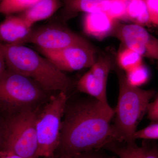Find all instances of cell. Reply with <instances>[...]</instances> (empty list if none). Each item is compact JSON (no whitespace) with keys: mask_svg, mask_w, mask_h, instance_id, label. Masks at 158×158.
<instances>
[{"mask_svg":"<svg viewBox=\"0 0 158 158\" xmlns=\"http://www.w3.org/2000/svg\"><path fill=\"white\" fill-rule=\"evenodd\" d=\"M63 7L62 16L65 20L80 12L85 13L102 11L104 0H61Z\"/></svg>","mask_w":158,"mask_h":158,"instance_id":"obj_15","label":"cell"},{"mask_svg":"<svg viewBox=\"0 0 158 158\" xmlns=\"http://www.w3.org/2000/svg\"><path fill=\"white\" fill-rule=\"evenodd\" d=\"M101 150L90 151L70 156L62 157L53 155L47 158H113L102 152Z\"/></svg>","mask_w":158,"mask_h":158,"instance_id":"obj_22","label":"cell"},{"mask_svg":"<svg viewBox=\"0 0 158 158\" xmlns=\"http://www.w3.org/2000/svg\"><path fill=\"white\" fill-rule=\"evenodd\" d=\"M119 85L118 102L114 110L115 120L112 125L114 142L135 143L134 135L143 116L147 113L153 90H144L130 85L120 68L115 67Z\"/></svg>","mask_w":158,"mask_h":158,"instance_id":"obj_3","label":"cell"},{"mask_svg":"<svg viewBox=\"0 0 158 158\" xmlns=\"http://www.w3.org/2000/svg\"><path fill=\"white\" fill-rule=\"evenodd\" d=\"M39 51L62 72H72L90 68L97 60L96 50L91 44L69 47L59 50Z\"/></svg>","mask_w":158,"mask_h":158,"instance_id":"obj_9","label":"cell"},{"mask_svg":"<svg viewBox=\"0 0 158 158\" xmlns=\"http://www.w3.org/2000/svg\"><path fill=\"white\" fill-rule=\"evenodd\" d=\"M41 0H2L0 14L6 15L23 12Z\"/></svg>","mask_w":158,"mask_h":158,"instance_id":"obj_18","label":"cell"},{"mask_svg":"<svg viewBox=\"0 0 158 158\" xmlns=\"http://www.w3.org/2000/svg\"><path fill=\"white\" fill-rule=\"evenodd\" d=\"M114 116L110 105L92 97L72 102L67 100L59 143L54 155L70 156L101 150L114 142L110 123Z\"/></svg>","mask_w":158,"mask_h":158,"instance_id":"obj_1","label":"cell"},{"mask_svg":"<svg viewBox=\"0 0 158 158\" xmlns=\"http://www.w3.org/2000/svg\"><path fill=\"white\" fill-rule=\"evenodd\" d=\"M111 36L118 39L122 46L135 51L141 57L158 61V38L143 26L118 21Z\"/></svg>","mask_w":158,"mask_h":158,"instance_id":"obj_8","label":"cell"},{"mask_svg":"<svg viewBox=\"0 0 158 158\" xmlns=\"http://www.w3.org/2000/svg\"><path fill=\"white\" fill-rule=\"evenodd\" d=\"M2 0H0V3L1 2H2Z\"/></svg>","mask_w":158,"mask_h":158,"instance_id":"obj_28","label":"cell"},{"mask_svg":"<svg viewBox=\"0 0 158 158\" xmlns=\"http://www.w3.org/2000/svg\"><path fill=\"white\" fill-rule=\"evenodd\" d=\"M6 66L5 59L3 56L2 53L0 50V78L2 76L3 74L6 70Z\"/></svg>","mask_w":158,"mask_h":158,"instance_id":"obj_25","label":"cell"},{"mask_svg":"<svg viewBox=\"0 0 158 158\" xmlns=\"http://www.w3.org/2000/svg\"><path fill=\"white\" fill-rule=\"evenodd\" d=\"M114 142L104 148L119 158H158V143L152 140H144L141 146Z\"/></svg>","mask_w":158,"mask_h":158,"instance_id":"obj_12","label":"cell"},{"mask_svg":"<svg viewBox=\"0 0 158 158\" xmlns=\"http://www.w3.org/2000/svg\"><path fill=\"white\" fill-rule=\"evenodd\" d=\"M4 130H5V120L1 119L0 117V150L2 146L4 140Z\"/></svg>","mask_w":158,"mask_h":158,"instance_id":"obj_26","label":"cell"},{"mask_svg":"<svg viewBox=\"0 0 158 158\" xmlns=\"http://www.w3.org/2000/svg\"><path fill=\"white\" fill-rule=\"evenodd\" d=\"M118 21L102 11L85 13L83 30L89 36L102 39L111 35Z\"/></svg>","mask_w":158,"mask_h":158,"instance_id":"obj_13","label":"cell"},{"mask_svg":"<svg viewBox=\"0 0 158 158\" xmlns=\"http://www.w3.org/2000/svg\"><path fill=\"white\" fill-rule=\"evenodd\" d=\"M43 89L32 79L6 69L0 78V110L9 116L35 108Z\"/></svg>","mask_w":158,"mask_h":158,"instance_id":"obj_5","label":"cell"},{"mask_svg":"<svg viewBox=\"0 0 158 158\" xmlns=\"http://www.w3.org/2000/svg\"><path fill=\"white\" fill-rule=\"evenodd\" d=\"M127 0H105L102 11L116 20H126Z\"/></svg>","mask_w":158,"mask_h":158,"instance_id":"obj_19","label":"cell"},{"mask_svg":"<svg viewBox=\"0 0 158 158\" xmlns=\"http://www.w3.org/2000/svg\"><path fill=\"white\" fill-rule=\"evenodd\" d=\"M62 6L61 0H41L19 15L32 27L37 22L51 17Z\"/></svg>","mask_w":158,"mask_h":158,"instance_id":"obj_14","label":"cell"},{"mask_svg":"<svg viewBox=\"0 0 158 158\" xmlns=\"http://www.w3.org/2000/svg\"><path fill=\"white\" fill-rule=\"evenodd\" d=\"M20 15H6L0 23V41L9 44H22L27 43L32 32Z\"/></svg>","mask_w":158,"mask_h":158,"instance_id":"obj_11","label":"cell"},{"mask_svg":"<svg viewBox=\"0 0 158 158\" xmlns=\"http://www.w3.org/2000/svg\"><path fill=\"white\" fill-rule=\"evenodd\" d=\"M36 108L23 110L5 120L4 140L0 151L24 158H38Z\"/></svg>","mask_w":158,"mask_h":158,"instance_id":"obj_4","label":"cell"},{"mask_svg":"<svg viewBox=\"0 0 158 158\" xmlns=\"http://www.w3.org/2000/svg\"><path fill=\"white\" fill-rule=\"evenodd\" d=\"M126 77L130 85L139 87L144 85L149 77L148 71L142 63L137 67L125 72Z\"/></svg>","mask_w":158,"mask_h":158,"instance_id":"obj_20","label":"cell"},{"mask_svg":"<svg viewBox=\"0 0 158 158\" xmlns=\"http://www.w3.org/2000/svg\"><path fill=\"white\" fill-rule=\"evenodd\" d=\"M117 62L118 67L125 72L143 63L142 57L139 54L123 46L117 54Z\"/></svg>","mask_w":158,"mask_h":158,"instance_id":"obj_17","label":"cell"},{"mask_svg":"<svg viewBox=\"0 0 158 158\" xmlns=\"http://www.w3.org/2000/svg\"><path fill=\"white\" fill-rule=\"evenodd\" d=\"M6 69L32 79L44 90L67 94L71 81L45 57L23 44L0 42Z\"/></svg>","mask_w":158,"mask_h":158,"instance_id":"obj_2","label":"cell"},{"mask_svg":"<svg viewBox=\"0 0 158 158\" xmlns=\"http://www.w3.org/2000/svg\"><path fill=\"white\" fill-rule=\"evenodd\" d=\"M67 100V94L64 92L52 95L42 111L37 114L36 131L38 158L52 156L58 147Z\"/></svg>","mask_w":158,"mask_h":158,"instance_id":"obj_6","label":"cell"},{"mask_svg":"<svg viewBox=\"0 0 158 158\" xmlns=\"http://www.w3.org/2000/svg\"><path fill=\"white\" fill-rule=\"evenodd\" d=\"M154 97V100L148 105L146 113L147 118L151 123L158 122V93Z\"/></svg>","mask_w":158,"mask_h":158,"instance_id":"obj_24","label":"cell"},{"mask_svg":"<svg viewBox=\"0 0 158 158\" xmlns=\"http://www.w3.org/2000/svg\"><path fill=\"white\" fill-rule=\"evenodd\" d=\"M126 20L143 27L150 24L146 0H127Z\"/></svg>","mask_w":158,"mask_h":158,"instance_id":"obj_16","label":"cell"},{"mask_svg":"<svg viewBox=\"0 0 158 158\" xmlns=\"http://www.w3.org/2000/svg\"><path fill=\"white\" fill-rule=\"evenodd\" d=\"M0 158H24L11 153L0 151Z\"/></svg>","mask_w":158,"mask_h":158,"instance_id":"obj_27","label":"cell"},{"mask_svg":"<svg viewBox=\"0 0 158 158\" xmlns=\"http://www.w3.org/2000/svg\"><path fill=\"white\" fill-rule=\"evenodd\" d=\"M27 43L34 44L39 50L45 51L59 50L69 47L91 44L68 28L56 24L32 30Z\"/></svg>","mask_w":158,"mask_h":158,"instance_id":"obj_7","label":"cell"},{"mask_svg":"<svg viewBox=\"0 0 158 158\" xmlns=\"http://www.w3.org/2000/svg\"><path fill=\"white\" fill-rule=\"evenodd\" d=\"M150 24L158 28V0H146Z\"/></svg>","mask_w":158,"mask_h":158,"instance_id":"obj_23","label":"cell"},{"mask_svg":"<svg viewBox=\"0 0 158 158\" xmlns=\"http://www.w3.org/2000/svg\"><path fill=\"white\" fill-rule=\"evenodd\" d=\"M113 66L110 57L103 55L99 56L90 69L78 81L77 89L104 104L109 105L107 98V83L109 73Z\"/></svg>","mask_w":158,"mask_h":158,"instance_id":"obj_10","label":"cell"},{"mask_svg":"<svg viewBox=\"0 0 158 158\" xmlns=\"http://www.w3.org/2000/svg\"><path fill=\"white\" fill-rule=\"evenodd\" d=\"M135 140L143 139L144 140L158 139V122L152 123L147 127L137 131L134 135Z\"/></svg>","mask_w":158,"mask_h":158,"instance_id":"obj_21","label":"cell"}]
</instances>
